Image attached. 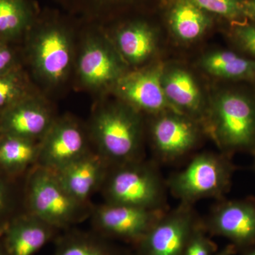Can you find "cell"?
Returning <instances> with one entry per match:
<instances>
[{"instance_id":"1","label":"cell","mask_w":255,"mask_h":255,"mask_svg":"<svg viewBox=\"0 0 255 255\" xmlns=\"http://www.w3.org/2000/svg\"><path fill=\"white\" fill-rule=\"evenodd\" d=\"M80 23L65 11L46 8L23 38L30 75L48 97L73 80Z\"/></svg>"},{"instance_id":"2","label":"cell","mask_w":255,"mask_h":255,"mask_svg":"<svg viewBox=\"0 0 255 255\" xmlns=\"http://www.w3.org/2000/svg\"><path fill=\"white\" fill-rule=\"evenodd\" d=\"M207 104L203 128L222 150L253 154L255 151V86L227 82Z\"/></svg>"},{"instance_id":"3","label":"cell","mask_w":255,"mask_h":255,"mask_svg":"<svg viewBox=\"0 0 255 255\" xmlns=\"http://www.w3.org/2000/svg\"><path fill=\"white\" fill-rule=\"evenodd\" d=\"M87 128L96 151L109 163L135 161L143 135L140 112L118 99L100 97Z\"/></svg>"},{"instance_id":"4","label":"cell","mask_w":255,"mask_h":255,"mask_svg":"<svg viewBox=\"0 0 255 255\" xmlns=\"http://www.w3.org/2000/svg\"><path fill=\"white\" fill-rule=\"evenodd\" d=\"M129 70L105 28L81 21L73 78L79 90L104 97Z\"/></svg>"},{"instance_id":"5","label":"cell","mask_w":255,"mask_h":255,"mask_svg":"<svg viewBox=\"0 0 255 255\" xmlns=\"http://www.w3.org/2000/svg\"><path fill=\"white\" fill-rule=\"evenodd\" d=\"M234 165L229 155L203 152L168 182L171 192L184 204L206 198H221L232 182Z\"/></svg>"},{"instance_id":"6","label":"cell","mask_w":255,"mask_h":255,"mask_svg":"<svg viewBox=\"0 0 255 255\" xmlns=\"http://www.w3.org/2000/svg\"><path fill=\"white\" fill-rule=\"evenodd\" d=\"M30 214L55 229L80 222L88 214L85 203L64 189L54 172L36 166L28 183Z\"/></svg>"},{"instance_id":"7","label":"cell","mask_w":255,"mask_h":255,"mask_svg":"<svg viewBox=\"0 0 255 255\" xmlns=\"http://www.w3.org/2000/svg\"><path fill=\"white\" fill-rule=\"evenodd\" d=\"M102 186L109 204L159 209L163 199L164 188L159 174L136 161L118 164L108 172Z\"/></svg>"},{"instance_id":"8","label":"cell","mask_w":255,"mask_h":255,"mask_svg":"<svg viewBox=\"0 0 255 255\" xmlns=\"http://www.w3.org/2000/svg\"><path fill=\"white\" fill-rule=\"evenodd\" d=\"M90 142L87 128L78 119L57 117L40 141L37 166L56 172L91 150Z\"/></svg>"},{"instance_id":"9","label":"cell","mask_w":255,"mask_h":255,"mask_svg":"<svg viewBox=\"0 0 255 255\" xmlns=\"http://www.w3.org/2000/svg\"><path fill=\"white\" fill-rule=\"evenodd\" d=\"M164 65H147L133 69L124 75L111 90V95L137 112L157 115L178 112L166 98L161 76Z\"/></svg>"},{"instance_id":"10","label":"cell","mask_w":255,"mask_h":255,"mask_svg":"<svg viewBox=\"0 0 255 255\" xmlns=\"http://www.w3.org/2000/svg\"><path fill=\"white\" fill-rule=\"evenodd\" d=\"M151 16L127 18L103 26L130 70L145 66L158 46V28Z\"/></svg>"},{"instance_id":"11","label":"cell","mask_w":255,"mask_h":255,"mask_svg":"<svg viewBox=\"0 0 255 255\" xmlns=\"http://www.w3.org/2000/svg\"><path fill=\"white\" fill-rule=\"evenodd\" d=\"M190 204L164 216L137 243L138 255H183L197 227Z\"/></svg>"},{"instance_id":"12","label":"cell","mask_w":255,"mask_h":255,"mask_svg":"<svg viewBox=\"0 0 255 255\" xmlns=\"http://www.w3.org/2000/svg\"><path fill=\"white\" fill-rule=\"evenodd\" d=\"M164 214L160 209L107 203L94 215L96 233L106 239L117 238L136 245Z\"/></svg>"},{"instance_id":"13","label":"cell","mask_w":255,"mask_h":255,"mask_svg":"<svg viewBox=\"0 0 255 255\" xmlns=\"http://www.w3.org/2000/svg\"><path fill=\"white\" fill-rule=\"evenodd\" d=\"M82 22L105 26L125 18L150 16L166 0H51Z\"/></svg>"},{"instance_id":"14","label":"cell","mask_w":255,"mask_h":255,"mask_svg":"<svg viewBox=\"0 0 255 255\" xmlns=\"http://www.w3.org/2000/svg\"><path fill=\"white\" fill-rule=\"evenodd\" d=\"M203 129L199 122L185 114L167 112L155 115L150 133L154 147L160 158L172 161L196 147Z\"/></svg>"},{"instance_id":"15","label":"cell","mask_w":255,"mask_h":255,"mask_svg":"<svg viewBox=\"0 0 255 255\" xmlns=\"http://www.w3.org/2000/svg\"><path fill=\"white\" fill-rule=\"evenodd\" d=\"M56 118L49 99L41 92L0 114V132L41 141Z\"/></svg>"},{"instance_id":"16","label":"cell","mask_w":255,"mask_h":255,"mask_svg":"<svg viewBox=\"0 0 255 255\" xmlns=\"http://www.w3.org/2000/svg\"><path fill=\"white\" fill-rule=\"evenodd\" d=\"M206 229L215 236L226 238L238 249L255 246V200L224 201L211 213Z\"/></svg>"},{"instance_id":"17","label":"cell","mask_w":255,"mask_h":255,"mask_svg":"<svg viewBox=\"0 0 255 255\" xmlns=\"http://www.w3.org/2000/svg\"><path fill=\"white\" fill-rule=\"evenodd\" d=\"M108 164L97 151L90 150L54 174L70 195L87 204L90 196L103 185L109 172Z\"/></svg>"},{"instance_id":"18","label":"cell","mask_w":255,"mask_h":255,"mask_svg":"<svg viewBox=\"0 0 255 255\" xmlns=\"http://www.w3.org/2000/svg\"><path fill=\"white\" fill-rule=\"evenodd\" d=\"M161 83L170 105L203 127L208 103L194 75L182 67L164 66Z\"/></svg>"},{"instance_id":"19","label":"cell","mask_w":255,"mask_h":255,"mask_svg":"<svg viewBox=\"0 0 255 255\" xmlns=\"http://www.w3.org/2000/svg\"><path fill=\"white\" fill-rule=\"evenodd\" d=\"M159 11L172 36L184 43L204 36L217 18L189 0H166Z\"/></svg>"},{"instance_id":"20","label":"cell","mask_w":255,"mask_h":255,"mask_svg":"<svg viewBox=\"0 0 255 255\" xmlns=\"http://www.w3.org/2000/svg\"><path fill=\"white\" fill-rule=\"evenodd\" d=\"M56 230L30 214L10 223L1 243L8 255H34L54 238Z\"/></svg>"},{"instance_id":"21","label":"cell","mask_w":255,"mask_h":255,"mask_svg":"<svg viewBox=\"0 0 255 255\" xmlns=\"http://www.w3.org/2000/svg\"><path fill=\"white\" fill-rule=\"evenodd\" d=\"M199 66L204 71L226 82H244L255 86V60L236 50L219 49L201 57Z\"/></svg>"},{"instance_id":"22","label":"cell","mask_w":255,"mask_h":255,"mask_svg":"<svg viewBox=\"0 0 255 255\" xmlns=\"http://www.w3.org/2000/svg\"><path fill=\"white\" fill-rule=\"evenodd\" d=\"M40 10L34 0H0V40L23 39Z\"/></svg>"},{"instance_id":"23","label":"cell","mask_w":255,"mask_h":255,"mask_svg":"<svg viewBox=\"0 0 255 255\" xmlns=\"http://www.w3.org/2000/svg\"><path fill=\"white\" fill-rule=\"evenodd\" d=\"M40 141L0 132V165L11 172L36 163Z\"/></svg>"},{"instance_id":"24","label":"cell","mask_w":255,"mask_h":255,"mask_svg":"<svg viewBox=\"0 0 255 255\" xmlns=\"http://www.w3.org/2000/svg\"><path fill=\"white\" fill-rule=\"evenodd\" d=\"M41 92L43 93L22 65L0 73V114Z\"/></svg>"},{"instance_id":"25","label":"cell","mask_w":255,"mask_h":255,"mask_svg":"<svg viewBox=\"0 0 255 255\" xmlns=\"http://www.w3.org/2000/svg\"><path fill=\"white\" fill-rule=\"evenodd\" d=\"M100 235L73 233L60 238L54 255H120Z\"/></svg>"},{"instance_id":"26","label":"cell","mask_w":255,"mask_h":255,"mask_svg":"<svg viewBox=\"0 0 255 255\" xmlns=\"http://www.w3.org/2000/svg\"><path fill=\"white\" fill-rule=\"evenodd\" d=\"M215 17L228 23L246 20L244 14L246 0H189Z\"/></svg>"},{"instance_id":"27","label":"cell","mask_w":255,"mask_h":255,"mask_svg":"<svg viewBox=\"0 0 255 255\" xmlns=\"http://www.w3.org/2000/svg\"><path fill=\"white\" fill-rule=\"evenodd\" d=\"M229 41L233 50L255 60V22L245 20L229 23Z\"/></svg>"},{"instance_id":"28","label":"cell","mask_w":255,"mask_h":255,"mask_svg":"<svg viewBox=\"0 0 255 255\" xmlns=\"http://www.w3.org/2000/svg\"><path fill=\"white\" fill-rule=\"evenodd\" d=\"M216 245L206 236L204 227L198 225L183 255H214Z\"/></svg>"},{"instance_id":"29","label":"cell","mask_w":255,"mask_h":255,"mask_svg":"<svg viewBox=\"0 0 255 255\" xmlns=\"http://www.w3.org/2000/svg\"><path fill=\"white\" fill-rule=\"evenodd\" d=\"M21 65L16 51L7 42L0 40V73Z\"/></svg>"},{"instance_id":"30","label":"cell","mask_w":255,"mask_h":255,"mask_svg":"<svg viewBox=\"0 0 255 255\" xmlns=\"http://www.w3.org/2000/svg\"><path fill=\"white\" fill-rule=\"evenodd\" d=\"M9 201V191L7 187L2 181L0 180V214L6 209Z\"/></svg>"},{"instance_id":"31","label":"cell","mask_w":255,"mask_h":255,"mask_svg":"<svg viewBox=\"0 0 255 255\" xmlns=\"http://www.w3.org/2000/svg\"><path fill=\"white\" fill-rule=\"evenodd\" d=\"M244 14L247 19L255 22V0H246Z\"/></svg>"},{"instance_id":"32","label":"cell","mask_w":255,"mask_h":255,"mask_svg":"<svg viewBox=\"0 0 255 255\" xmlns=\"http://www.w3.org/2000/svg\"><path fill=\"white\" fill-rule=\"evenodd\" d=\"M236 251H237V249H236V247L231 244L226 247L224 249L219 252V253H216V254H214V255H233L236 253Z\"/></svg>"},{"instance_id":"33","label":"cell","mask_w":255,"mask_h":255,"mask_svg":"<svg viewBox=\"0 0 255 255\" xmlns=\"http://www.w3.org/2000/svg\"><path fill=\"white\" fill-rule=\"evenodd\" d=\"M244 255H255V246L246 251Z\"/></svg>"},{"instance_id":"34","label":"cell","mask_w":255,"mask_h":255,"mask_svg":"<svg viewBox=\"0 0 255 255\" xmlns=\"http://www.w3.org/2000/svg\"><path fill=\"white\" fill-rule=\"evenodd\" d=\"M0 255H8L7 253L5 251L4 246H3L2 243H0Z\"/></svg>"},{"instance_id":"35","label":"cell","mask_w":255,"mask_h":255,"mask_svg":"<svg viewBox=\"0 0 255 255\" xmlns=\"http://www.w3.org/2000/svg\"><path fill=\"white\" fill-rule=\"evenodd\" d=\"M252 155H253V158H254V167H255V151L254 152H253V154H252Z\"/></svg>"}]
</instances>
